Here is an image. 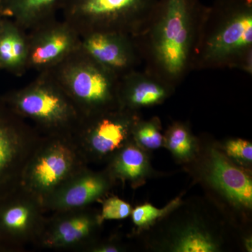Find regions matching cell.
Masks as SVG:
<instances>
[{
	"instance_id": "ffe728a7",
	"label": "cell",
	"mask_w": 252,
	"mask_h": 252,
	"mask_svg": "<svg viewBox=\"0 0 252 252\" xmlns=\"http://www.w3.org/2000/svg\"><path fill=\"white\" fill-rule=\"evenodd\" d=\"M216 245L206 233L192 230L180 239L175 251L182 252H212L216 251Z\"/></svg>"
},
{
	"instance_id": "277c9868",
	"label": "cell",
	"mask_w": 252,
	"mask_h": 252,
	"mask_svg": "<svg viewBox=\"0 0 252 252\" xmlns=\"http://www.w3.org/2000/svg\"><path fill=\"white\" fill-rule=\"evenodd\" d=\"M5 101L18 115L35 123L42 136L72 137L84 118L64 90L46 84L32 86Z\"/></svg>"
},
{
	"instance_id": "52a82bcc",
	"label": "cell",
	"mask_w": 252,
	"mask_h": 252,
	"mask_svg": "<svg viewBox=\"0 0 252 252\" xmlns=\"http://www.w3.org/2000/svg\"><path fill=\"white\" fill-rule=\"evenodd\" d=\"M137 120L122 107L96 113L83 118L72 139L86 162L99 160L125 146Z\"/></svg>"
},
{
	"instance_id": "5bb4252c",
	"label": "cell",
	"mask_w": 252,
	"mask_h": 252,
	"mask_svg": "<svg viewBox=\"0 0 252 252\" xmlns=\"http://www.w3.org/2000/svg\"><path fill=\"white\" fill-rule=\"evenodd\" d=\"M209 177L212 185L232 202L244 207L252 204V183L248 173L217 150H212Z\"/></svg>"
},
{
	"instance_id": "44dd1931",
	"label": "cell",
	"mask_w": 252,
	"mask_h": 252,
	"mask_svg": "<svg viewBox=\"0 0 252 252\" xmlns=\"http://www.w3.org/2000/svg\"><path fill=\"white\" fill-rule=\"evenodd\" d=\"M169 148L180 158H187L193 151L192 139L188 130L182 124H175L169 131L167 137Z\"/></svg>"
},
{
	"instance_id": "d6986e66",
	"label": "cell",
	"mask_w": 252,
	"mask_h": 252,
	"mask_svg": "<svg viewBox=\"0 0 252 252\" xmlns=\"http://www.w3.org/2000/svg\"><path fill=\"white\" fill-rule=\"evenodd\" d=\"M136 141L147 149L159 148L162 142V136L160 133V124L157 119L149 122H136L132 129Z\"/></svg>"
},
{
	"instance_id": "3957f363",
	"label": "cell",
	"mask_w": 252,
	"mask_h": 252,
	"mask_svg": "<svg viewBox=\"0 0 252 252\" xmlns=\"http://www.w3.org/2000/svg\"><path fill=\"white\" fill-rule=\"evenodd\" d=\"M71 137L42 136L22 177L21 189L42 205L49 195L86 168Z\"/></svg>"
},
{
	"instance_id": "8992f818",
	"label": "cell",
	"mask_w": 252,
	"mask_h": 252,
	"mask_svg": "<svg viewBox=\"0 0 252 252\" xmlns=\"http://www.w3.org/2000/svg\"><path fill=\"white\" fill-rule=\"evenodd\" d=\"M0 101V204L21 189L25 168L42 135Z\"/></svg>"
},
{
	"instance_id": "e0dca14e",
	"label": "cell",
	"mask_w": 252,
	"mask_h": 252,
	"mask_svg": "<svg viewBox=\"0 0 252 252\" xmlns=\"http://www.w3.org/2000/svg\"><path fill=\"white\" fill-rule=\"evenodd\" d=\"M64 0H6L5 6L16 17L30 21L45 16Z\"/></svg>"
},
{
	"instance_id": "7402d4cb",
	"label": "cell",
	"mask_w": 252,
	"mask_h": 252,
	"mask_svg": "<svg viewBox=\"0 0 252 252\" xmlns=\"http://www.w3.org/2000/svg\"><path fill=\"white\" fill-rule=\"evenodd\" d=\"M176 205H177V200L172 202L171 204L162 209H158L157 207L152 206L150 204L141 205L132 210V213H131L132 220H133L134 223L138 226L148 225L157 220V219L165 215Z\"/></svg>"
},
{
	"instance_id": "30bf717a",
	"label": "cell",
	"mask_w": 252,
	"mask_h": 252,
	"mask_svg": "<svg viewBox=\"0 0 252 252\" xmlns=\"http://www.w3.org/2000/svg\"><path fill=\"white\" fill-rule=\"evenodd\" d=\"M101 223L99 214L94 213L87 207L54 212L46 220L37 245L54 250L86 249Z\"/></svg>"
},
{
	"instance_id": "cb8c5ba5",
	"label": "cell",
	"mask_w": 252,
	"mask_h": 252,
	"mask_svg": "<svg viewBox=\"0 0 252 252\" xmlns=\"http://www.w3.org/2000/svg\"><path fill=\"white\" fill-rule=\"evenodd\" d=\"M227 154L230 157L244 162H251L252 160V145L246 140H230L225 147Z\"/></svg>"
},
{
	"instance_id": "ba28073f",
	"label": "cell",
	"mask_w": 252,
	"mask_h": 252,
	"mask_svg": "<svg viewBox=\"0 0 252 252\" xmlns=\"http://www.w3.org/2000/svg\"><path fill=\"white\" fill-rule=\"evenodd\" d=\"M45 212L39 200L21 189L0 204V252L37 245L47 220Z\"/></svg>"
},
{
	"instance_id": "5b68a950",
	"label": "cell",
	"mask_w": 252,
	"mask_h": 252,
	"mask_svg": "<svg viewBox=\"0 0 252 252\" xmlns=\"http://www.w3.org/2000/svg\"><path fill=\"white\" fill-rule=\"evenodd\" d=\"M157 0H64L69 16L80 20L86 32L137 35L145 27Z\"/></svg>"
},
{
	"instance_id": "8fae6325",
	"label": "cell",
	"mask_w": 252,
	"mask_h": 252,
	"mask_svg": "<svg viewBox=\"0 0 252 252\" xmlns=\"http://www.w3.org/2000/svg\"><path fill=\"white\" fill-rule=\"evenodd\" d=\"M88 56L118 78L137 69L142 64L132 36L107 32L87 33L84 43Z\"/></svg>"
},
{
	"instance_id": "9a60e30c",
	"label": "cell",
	"mask_w": 252,
	"mask_h": 252,
	"mask_svg": "<svg viewBox=\"0 0 252 252\" xmlns=\"http://www.w3.org/2000/svg\"><path fill=\"white\" fill-rule=\"evenodd\" d=\"M72 44V36L67 31L56 30L51 32L32 50L31 62L36 65L54 62L68 52Z\"/></svg>"
},
{
	"instance_id": "4fadbf2b",
	"label": "cell",
	"mask_w": 252,
	"mask_h": 252,
	"mask_svg": "<svg viewBox=\"0 0 252 252\" xmlns=\"http://www.w3.org/2000/svg\"><path fill=\"white\" fill-rule=\"evenodd\" d=\"M175 89L144 69H135L119 78V106L123 109L135 112L142 107L162 103Z\"/></svg>"
},
{
	"instance_id": "7c38bea8",
	"label": "cell",
	"mask_w": 252,
	"mask_h": 252,
	"mask_svg": "<svg viewBox=\"0 0 252 252\" xmlns=\"http://www.w3.org/2000/svg\"><path fill=\"white\" fill-rule=\"evenodd\" d=\"M109 175L94 173L88 167L69 179L43 202L45 212H59L87 207L110 188Z\"/></svg>"
},
{
	"instance_id": "6da1fadb",
	"label": "cell",
	"mask_w": 252,
	"mask_h": 252,
	"mask_svg": "<svg viewBox=\"0 0 252 252\" xmlns=\"http://www.w3.org/2000/svg\"><path fill=\"white\" fill-rule=\"evenodd\" d=\"M205 5L157 0L145 27L132 36L144 70L176 88L190 71Z\"/></svg>"
},
{
	"instance_id": "ac0fdd59",
	"label": "cell",
	"mask_w": 252,
	"mask_h": 252,
	"mask_svg": "<svg viewBox=\"0 0 252 252\" xmlns=\"http://www.w3.org/2000/svg\"><path fill=\"white\" fill-rule=\"evenodd\" d=\"M26 54L24 40L16 32L9 31L0 35V62L14 67L24 61Z\"/></svg>"
},
{
	"instance_id": "2e32d148",
	"label": "cell",
	"mask_w": 252,
	"mask_h": 252,
	"mask_svg": "<svg viewBox=\"0 0 252 252\" xmlns=\"http://www.w3.org/2000/svg\"><path fill=\"white\" fill-rule=\"evenodd\" d=\"M118 152L111 165V175L124 180H138L147 167L144 154L133 145L124 146Z\"/></svg>"
},
{
	"instance_id": "7a4b0ae2",
	"label": "cell",
	"mask_w": 252,
	"mask_h": 252,
	"mask_svg": "<svg viewBox=\"0 0 252 252\" xmlns=\"http://www.w3.org/2000/svg\"><path fill=\"white\" fill-rule=\"evenodd\" d=\"M223 68L252 74V0H215L205 6L193 70Z\"/></svg>"
},
{
	"instance_id": "603a6c76",
	"label": "cell",
	"mask_w": 252,
	"mask_h": 252,
	"mask_svg": "<svg viewBox=\"0 0 252 252\" xmlns=\"http://www.w3.org/2000/svg\"><path fill=\"white\" fill-rule=\"evenodd\" d=\"M132 211L128 203L117 197H112L104 202L99 220L101 222L104 220H123L130 215Z\"/></svg>"
},
{
	"instance_id": "9c48e42d",
	"label": "cell",
	"mask_w": 252,
	"mask_h": 252,
	"mask_svg": "<svg viewBox=\"0 0 252 252\" xmlns=\"http://www.w3.org/2000/svg\"><path fill=\"white\" fill-rule=\"evenodd\" d=\"M69 73L64 91L84 117L120 107L119 78L89 56Z\"/></svg>"
}]
</instances>
